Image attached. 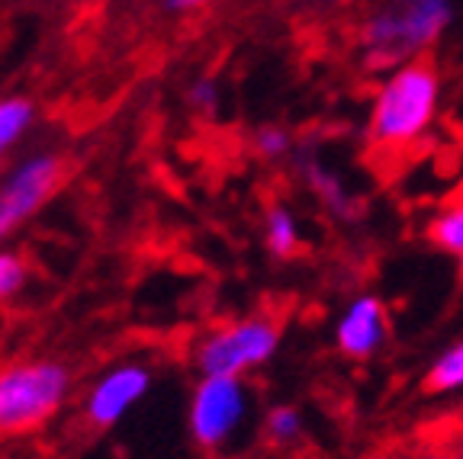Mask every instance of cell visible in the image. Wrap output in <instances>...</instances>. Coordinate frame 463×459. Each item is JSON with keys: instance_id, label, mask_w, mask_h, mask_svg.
<instances>
[{"instance_id": "cell-19", "label": "cell", "mask_w": 463, "mask_h": 459, "mask_svg": "<svg viewBox=\"0 0 463 459\" xmlns=\"http://www.w3.org/2000/svg\"><path fill=\"white\" fill-rule=\"evenodd\" d=\"M460 283H463V258H460Z\"/></svg>"}, {"instance_id": "cell-3", "label": "cell", "mask_w": 463, "mask_h": 459, "mask_svg": "<svg viewBox=\"0 0 463 459\" xmlns=\"http://www.w3.org/2000/svg\"><path fill=\"white\" fill-rule=\"evenodd\" d=\"M71 392V373L58 360H29L0 370V431H26L49 421Z\"/></svg>"}, {"instance_id": "cell-4", "label": "cell", "mask_w": 463, "mask_h": 459, "mask_svg": "<svg viewBox=\"0 0 463 459\" xmlns=\"http://www.w3.org/2000/svg\"><path fill=\"white\" fill-rule=\"evenodd\" d=\"M283 331L270 315H251L210 331L196 344L194 366L200 376H245L248 370L270 363L280 351Z\"/></svg>"}, {"instance_id": "cell-11", "label": "cell", "mask_w": 463, "mask_h": 459, "mask_svg": "<svg viewBox=\"0 0 463 459\" xmlns=\"http://www.w3.org/2000/svg\"><path fill=\"white\" fill-rule=\"evenodd\" d=\"M36 126V103L29 97H0V161Z\"/></svg>"}, {"instance_id": "cell-12", "label": "cell", "mask_w": 463, "mask_h": 459, "mask_svg": "<svg viewBox=\"0 0 463 459\" xmlns=\"http://www.w3.org/2000/svg\"><path fill=\"white\" fill-rule=\"evenodd\" d=\"M421 389L428 395H448L463 389V341L450 344L448 351H441L431 360V366L421 376Z\"/></svg>"}, {"instance_id": "cell-16", "label": "cell", "mask_w": 463, "mask_h": 459, "mask_svg": "<svg viewBox=\"0 0 463 459\" xmlns=\"http://www.w3.org/2000/svg\"><path fill=\"white\" fill-rule=\"evenodd\" d=\"M26 260L14 251H0V302H10L26 286Z\"/></svg>"}, {"instance_id": "cell-8", "label": "cell", "mask_w": 463, "mask_h": 459, "mask_svg": "<svg viewBox=\"0 0 463 459\" xmlns=\"http://www.w3.org/2000/svg\"><path fill=\"white\" fill-rule=\"evenodd\" d=\"M390 341V324H386V305L383 299L364 293L347 302L335 324V347L347 360H370L383 351Z\"/></svg>"}, {"instance_id": "cell-1", "label": "cell", "mask_w": 463, "mask_h": 459, "mask_svg": "<svg viewBox=\"0 0 463 459\" xmlns=\"http://www.w3.org/2000/svg\"><path fill=\"white\" fill-rule=\"evenodd\" d=\"M441 74L428 58L392 68L376 90L367 116V142L380 151H402L415 145L438 119Z\"/></svg>"}, {"instance_id": "cell-18", "label": "cell", "mask_w": 463, "mask_h": 459, "mask_svg": "<svg viewBox=\"0 0 463 459\" xmlns=\"http://www.w3.org/2000/svg\"><path fill=\"white\" fill-rule=\"evenodd\" d=\"M206 4H213V0H165V7L171 14H190V10H200Z\"/></svg>"}, {"instance_id": "cell-5", "label": "cell", "mask_w": 463, "mask_h": 459, "mask_svg": "<svg viewBox=\"0 0 463 459\" xmlns=\"http://www.w3.org/2000/svg\"><path fill=\"white\" fill-rule=\"evenodd\" d=\"M248 386L241 376H200L190 395V437L203 450L232 444L248 417Z\"/></svg>"}, {"instance_id": "cell-15", "label": "cell", "mask_w": 463, "mask_h": 459, "mask_svg": "<svg viewBox=\"0 0 463 459\" xmlns=\"http://www.w3.org/2000/svg\"><path fill=\"white\" fill-rule=\"evenodd\" d=\"M251 148L258 151L260 161H283L293 155V136L277 122H268L251 132Z\"/></svg>"}, {"instance_id": "cell-10", "label": "cell", "mask_w": 463, "mask_h": 459, "mask_svg": "<svg viewBox=\"0 0 463 459\" xmlns=\"http://www.w3.org/2000/svg\"><path fill=\"white\" fill-rule=\"evenodd\" d=\"M264 244H268L270 258H277V260H289L303 248L297 216H293V209L283 206V202L268 206V216H264Z\"/></svg>"}, {"instance_id": "cell-2", "label": "cell", "mask_w": 463, "mask_h": 459, "mask_svg": "<svg viewBox=\"0 0 463 459\" xmlns=\"http://www.w3.org/2000/svg\"><path fill=\"white\" fill-rule=\"evenodd\" d=\"M454 23V0H386L364 20L361 49L370 68H399L425 58Z\"/></svg>"}, {"instance_id": "cell-6", "label": "cell", "mask_w": 463, "mask_h": 459, "mask_svg": "<svg viewBox=\"0 0 463 459\" xmlns=\"http://www.w3.org/2000/svg\"><path fill=\"white\" fill-rule=\"evenodd\" d=\"M65 161L55 151H33L0 177V244L36 216L61 183Z\"/></svg>"}, {"instance_id": "cell-17", "label": "cell", "mask_w": 463, "mask_h": 459, "mask_svg": "<svg viewBox=\"0 0 463 459\" xmlns=\"http://www.w3.org/2000/svg\"><path fill=\"white\" fill-rule=\"evenodd\" d=\"M184 100H187V107L194 109V113L213 116L219 109V103H222V90H219V84L213 78H196L194 84L187 87Z\"/></svg>"}, {"instance_id": "cell-7", "label": "cell", "mask_w": 463, "mask_h": 459, "mask_svg": "<svg viewBox=\"0 0 463 459\" xmlns=\"http://www.w3.org/2000/svg\"><path fill=\"white\" fill-rule=\"evenodd\" d=\"M155 376L152 370L138 360H126V363L109 366L107 373L97 376L84 398V417L94 427H113L119 424L138 402H142L148 389H152Z\"/></svg>"}, {"instance_id": "cell-9", "label": "cell", "mask_w": 463, "mask_h": 459, "mask_svg": "<svg viewBox=\"0 0 463 459\" xmlns=\"http://www.w3.org/2000/svg\"><path fill=\"white\" fill-rule=\"evenodd\" d=\"M297 173L303 177V183L309 187V193L318 200V206L326 209L335 222L354 225L364 219V200L357 193H351L335 167H328L326 161L318 158L316 151H299L297 158Z\"/></svg>"}, {"instance_id": "cell-13", "label": "cell", "mask_w": 463, "mask_h": 459, "mask_svg": "<svg viewBox=\"0 0 463 459\" xmlns=\"http://www.w3.org/2000/svg\"><path fill=\"white\" fill-rule=\"evenodd\" d=\"M425 238H428V244L438 248V251L463 258V200L438 209V212L428 219Z\"/></svg>"}, {"instance_id": "cell-14", "label": "cell", "mask_w": 463, "mask_h": 459, "mask_svg": "<svg viewBox=\"0 0 463 459\" xmlns=\"http://www.w3.org/2000/svg\"><path fill=\"white\" fill-rule=\"evenodd\" d=\"M306 431V421L299 415V408L293 405H274V408L264 415V437L274 446H289L297 444Z\"/></svg>"}]
</instances>
